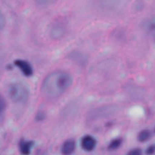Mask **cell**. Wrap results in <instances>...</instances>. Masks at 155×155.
<instances>
[{
    "mask_svg": "<svg viewBox=\"0 0 155 155\" xmlns=\"http://www.w3.org/2000/svg\"><path fill=\"white\" fill-rule=\"evenodd\" d=\"M154 132H155V129H154Z\"/></svg>",
    "mask_w": 155,
    "mask_h": 155,
    "instance_id": "obj_13",
    "label": "cell"
},
{
    "mask_svg": "<svg viewBox=\"0 0 155 155\" xmlns=\"http://www.w3.org/2000/svg\"><path fill=\"white\" fill-rule=\"evenodd\" d=\"M127 155H142V151L139 148H135L131 150Z\"/></svg>",
    "mask_w": 155,
    "mask_h": 155,
    "instance_id": "obj_10",
    "label": "cell"
},
{
    "mask_svg": "<svg viewBox=\"0 0 155 155\" xmlns=\"http://www.w3.org/2000/svg\"><path fill=\"white\" fill-rule=\"evenodd\" d=\"M76 143L73 139H68L64 142L61 147V153L63 155H71L74 152Z\"/></svg>",
    "mask_w": 155,
    "mask_h": 155,
    "instance_id": "obj_5",
    "label": "cell"
},
{
    "mask_svg": "<svg viewBox=\"0 0 155 155\" xmlns=\"http://www.w3.org/2000/svg\"><path fill=\"white\" fill-rule=\"evenodd\" d=\"M155 153V145H151L149 146L146 150V154L147 155H152Z\"/></svg>",
    "mask_w": 155,
    "mask_h": 155,
    "instance_id": "obj_11",
    "label": "cell"
},
{
    "mask_svg": "<svg viewBox=\"0 0 155 155\" xmlns=\"http://www.w3.org/2000/svg\"><path fill=\"white\" fill-rule=\"evenodd\" d=\"M72 82V77L68 72L54 71L44 79L42 83V92L50 98H57L66 92Z\"/></svg>",
    "mask_w": 155,
    "mask_h": 155,
    "instance_id": "obj_1",
    "label": "cell"
},
{
    "mask_svg": "<svg viewBox=\"0 0 155 155\" xmlns=\"http://www.w3.org/2000/svg\"><path fill=\"white\" fill-rule=\"evenodd\" d=\"M97 142L95 138L89 135L83 136L81 139V147L84 151H92L96 147Z\"/></svg>",
    "mask_w": 155,
    "mask_h": 155,
    "instance_id": "obj_3",
    "label": "cell"
},
{
    "mask_svg": "<svg viewBox=\"0 0 155 155\" xmlns=\"http://www.w3.org/2000/svg\"><path fill=\"white\" fill-rule=\"evenodd\" d=\"M35 1L39 4H48V3L52 2L54 0H35Z\"/></svg>",
    "mask_w": 155,
    "mask_h": 155,
    "instance_id": "obj_12",
    "label": "cell"
},
{
    "mask_svg": "<svg viewBox=\"0 0 155 155\" xmlns=\"http://www.w3.org/2000/svg\"><path fill=\"white\" fill-rule=\"evenodd\" d=\"M122 144V139H114L110 142V143L108 145V149L110 151H114L119 148Z\"/></svg>",
    "mask_w": 155,
    "mask_h": 155,
    "instance_id": "obj_9",
    "label": "cell"
},
{
    "mask_svg": "<svg viewBox=\"0 0 155 155\" xmlns=\"http://www.w3.org/2000/svg\"><path fill=\"white\" fill-rule=\"evenodd\" d=\"M151 133L149 130H142V132H140L138 136V140L141 142H145L146 141H148V139L151 138Z\"/></svg>",
    "mask_w": 155,
    "mask_h": 155,
    "instance_id": "obj_8",
    "label": "cell"
},
{
    "mask_svg": "<svg viewBox=\"0 0 155 155\" xmlns=\"http://www.w3.org/2000/svg\"><path fill=\"white\" fill-rule=\"evenodd\" d=\"M33 145L34 142L33 141L21 140L19 143L20 152L22 155H30Z\"/></svg>",
    "mask_w": 155,
    "mask_h": 155,
    "instance_id": "obj_6",
    "label": "cell"
},
{
    "mask_svg": "<svg viewBox=\"0 0 155 155\" xmlns=\"http://www.w3.org/2000/svg\"><path fill=\"white\" fill-rule=\"evenodd\" d=\"M144 28L150 33H155V15L146 20L144 23Z\"/></svg>",
    "mask_w": 155,
    "mask_h": 155,
    "instance_id": "obj_7",
    "label": "cell"
},
{
    "mask_svg": "<svg viewBox=\"0 0 155 155\" xmlns=\"http://www.w3.org/2000/svg\"><path fill=\"white\" fill-rule=\"evenodd\" d=\"M8 95L13 102L24 104L28 100L30 92L25 85L21 83H12L8 87Z\"/></svg>",
    "mask_w": 155,
    "mask_h": 155,
    "instance_id": "obj_2",
    "label": "cell"
},
{
    "mask_svg": "<svg viewBox=\"0 0 155 155\" xmlns=\"http://www.w3.org/2000/svg\"><path fill=\"white\" fill-rule=\"evenodd\" d=\"M14 63H15V66L19 68L21 71V72L26 77H30V76L33 75V68H32V66L30 64L29 62L24 60H21V59H18V60L15 61Z\"/></svg>",
    "mask_w": 155,
    "mask_h": 155,
    "instance_id": "obj_4",
    "label": "cell"
}]
</instances>
